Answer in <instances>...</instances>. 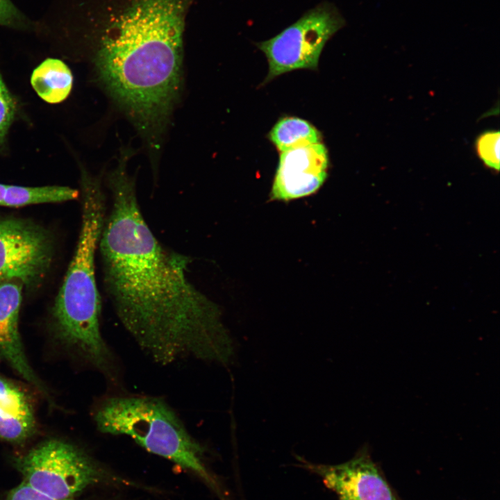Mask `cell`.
Masks as SVG:
<instances>
[{
    "instance_id": "cell-1",
    "label": "cell",
    "mask_w": 500,
    "mask_h": 500,
    "mask_svg": "<svg viewBox=\"0 0 500 500\" xmlns=\"http://www.w3.org/2000/svg\"><path fill=\"white\" fill-rule=\"evenodd\" d=\"M120 158L108 178L112 206L99 247L103 284L122 324L156 363L185 358L228 363L233 340L219 307L187 276L190 257L154 236Z\"/></svg>"
},
{
    "instance_id": "cell-2",
    "label": "cell",
    "mask_w": 500,
    "mask_h": 500,
    "mask_svg": "<svg viewBox=\"0 0 500 500\" xmlns=\"http://www.w3.org/2000/svg\"><path fill=\"white\" fill-rule=\"evenodd\" d=\"M80 194L78 240L52 308V330L62 344L112 378L116 373L114 357L100 328L101 304L94 260L106 216V200L99 180L84 170Z\"/></svg>"
},
{
    "instance_id": "cell-3",
    "label": "cell",
    "mask_w": 500,
    "mask_h": 500,
    "mask_svg": "<svg viewBox=\"0 0 500 500\" xmlns=\"http://www.w3.org/2000/svg\"><path fill=\"white\" fill-rule=\"evenodd\" d=\"M193 0H101L96 67L149 74L183 59L185 19Z\"/></svg>"
},
{
    "instance_id": "cell-4",
    "label": "cell",
    "mask_w": 500,
    "mask_h": 500,
    "mask_svg": "<svg viewBox=\"0 0 500 500\" xmlns=\"http://www.w3.org/2000/svg\"><path fill=\"white\" fill-rule=\"evenodd\" d=\"M94 418L100 432L127 435L148 451L195 473L220 492L203 462V448L164 401L150 397H110L99 406Z\"/></svg>"
},
{
    "instance_id": "cell-5",
    "label": "cell",
    "mask_w": 500,
    "mask_h": 500,
    "mask_svg": "<svg viewBox=\"0 0 500 500\" xmlns=\"http://www.w3.org/2000/svg\"><path fill=\"white\" fill-rule=\"evenodd\" d=\"M13 463L23 481L36 490L60 499L77 494L105 477L101 469L83 450L58 439L43 441Z\"/></svg>"
},
{
    "instance_id": "cell-6",
    "label": "cell",
    "mask_w": 500,
    "mask_h": 500,
    "mask_svg": "<svg viewBox=\"0 0 500 500\" xmlns=\"http://www.w3.org/2000/svg\"><path fill=\"white\" fill-rule=\"evenodd\" d=\"M345 24L337 7L324 1L273 38L256 43L268 62L266 81L296 69H317L326 42Z\"/></svg>"
},
{
    "instance_id": "cell-7",
    "label": "cell",
    "mask_w": 500,
    "mask_h": 500,
    "mask_svg": "<svg viewBox=\"0 0 500 500\" xmlns=\"http://www.w3.org/2000/svg\"><path fill=\"white\" fill-rule=\"evenodd\" d=\"M53 252V239L44 228L27 219L0 217V283L17 281L28 289L38 287Z\"/></svg>"
},
{
    "instance_id": "cell-8",
    "label": "cell",
    "mask_w": 500,
    "mask_h": 500,
    "mask_svg": "<svg viewBox=\"0 0 500 500\" xmlns=\"http://www.w3.org/2000/svg\"><path fill=\"white\" fill-rule=\"evenodd\" d=\"M328 167V151L322 142L281 152L270 199L290 201L315 194L325 182Z\"/></svg>"
},
{
    "instance_id": "cell-9",
    "label": "cell",
    "mask_w": 500,
    "mask_h": 500,
    "mask_svg": "<svg viewBox=\"0 0 500 500\" xmlns=\"http://www.w3.org/2000/svg\"><path fill=\"white\" fill-rule=\"evenodd\" d=\"M299 460L303 467L318 475L338 500H397L366 454L338 465L315 464L301 458Z\"/></svg>"
},
{
    "instance_id": "cell-10",
    "label": "cell",
    "mask_w": 500,
    "mask_h": 500,
    "mask_svg": "<svg viewBox=\"0 0 500 500\" xmlns=\"http://www.w3.org/2000/svg\"><path fill=\"white\" fill-rule=\"evenodd\" d=\"M22 286L17 281L0 283V360L5 361L51 403L47 387L28 363L21 341L19 315Z\"/></svg>"
},
{
    "instance_id": "cell-11",
    "label": "cell",
    "mask_w": 500,
    "mask_h": 500,
    "mask_svg": "<svg viewBox=\"0 0 500 500\" xmlns=\"http://www.w3.org/2000/svg\"><path fill=\"white\" fill-rule=\"evenodd\" d=\"M36 429L35 411L27 393L12 381L0 376V439L22 444Z\"/></svg>"
},
{
    "instance_id": "cell-12",
    "label": "cell",
    "mask_w": 500,
    "mask_h": 500,
    "mask_svg": "<svg viewBox=\"0 0 500 500\" xmlns=\"http://www.w3.org/2000/svg\"><path fill=\"white\" fill-rule=\"evenodd\" d=\"M31 83L42 100L49 103H58L69 94L73 76L68 66L62 60L48 58L33 70Z\"/></svg>"
},
{
    "instance_id": "cell-13",
    "label": "cell",
    "mask_w": 500,
    "mask_h": 500,
    "mask_svg": "<svg viewBox=\"0 0 500 500\" xmlns=\"http://www.w3.org/2000/svg\"><path fill=\"white\" fill-rule=\"evenodd\" d=\"M78 190L58 185L26 187L0 183V206L22 207L78 198Z\"/></svg>"
},
{
    "instance_id": "cell-14",
    "label": "cell",
    "mask_w": 500,
    "mask_h": 500,
    "mask_svg": "<svg viewBox=\"0 0 500 500\" xmlns=\"http://www.w3.org/2000/svg\"><path fill=\"white\" fill-rule=\"evenodd\" d=\"M269 139L281 152L321 142L318 130L308 121L295 117L278 120L269 133Z\"/></svg>"
},
{
    "instance_id": "cell-15",
    "label": "cell",
    "mask_w": 500,
    "mask_h": 500,
    "mask_svg": "<svg viewBox=\"0 0 500 500\" xmlns=\"http://www.w3.org/2000/svg\"><path fill=\"white\" fill-rule=\"evenodd\" d=\"M476 151L485 166L496 172L499 170L500 133L490 130L480 134L475 142Z\"/></svg>"
},
{
    "instance_id": "cell-16",
    "label": "cell",
    "mask_w": 500,
    "mask_h": 500,
    "mask_svg": "<svg viewBox=\"0 0 500 500\" xmlns=\"http://www.w3.org/2000/svg\"><path fill=\"white\" fill-rule=\"evenodd\" d=\"M15 113V101L0 74V147L5 142Z\"/></svg>"
},
{
    "instance_id": "cell-17",
    "label": "cell",
    "mask_w": 500,
    "mask_h": 500,
    "mask_svg": "<svg viewBox=\"0 0 500 500\" xmlns=\"http://www.w3.org/2000/svg\"><path fill=\"white\" fill-rule=\"evenodd\" d=\"M0 25L23 28L28 22L10 0H0Z\"/></svg>"
},
{
    "instance_id": "cell-18",
    "label": "cell",
    "mask_w": 500,
    "mask_h": 500,
    "mask_svg": "<svg viewBox=\"0 0 500 500\" xmlns=\"http://www.w3.org/2000/svg\"><path fill=\"white\" fill-rule=\"evenodd\" d=\"M5 500H77L76 498L60 499L49 496L36 490L22 481L17 487L12 489L7 494Z\"/></svg>"
}]
</instances>
